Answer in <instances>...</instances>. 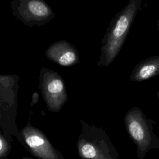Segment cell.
<instances>
[{
  "mask_svg": "<svg viewBox=\"0 0 159 159\" xmlns=\"http://www.w3.org/2000/svg\"><path fill=\"white\" fill-rule=\"evenodd\" d=\"M141 3L142 0H130L120 11L114 15L102 40L98 66H108L119 55L140 9Z\"/></svg>",
  "mask_w": 159,
  "mask_h": 159,
  "instance_id": "6da1fadb",
  "label": "cell"
},
{
  "mask_svg": "<svg viewBox=\"0 0 159 159\" xmlns=\"http://www.w3.org/2000/svg\"><path fill=\"white\" fill-rule=\"evenodd\" d=\"M6 159H9V158H6Z\"/></svg>",
  "mask_w": 159,
  "mask_h": 159,
  "instance_id": "5bb4252c",
  "label": "cell"
},
{
  "mask_svg": "<svg viewBox=\"0 0 159 159\" xmlns=\"http://www.w3.org/2000/svg\"><path fill=\"white\" fill-rule=\"evenodd\" d=\"M46 56L61 66L72 65L78 60L76 51L66 41H59L52 44L47 49Z\"/></svg>",
  "mask_w": 159,
  "mask_h": 159,
  "instance_id": "8992f818",
  "label": "cell"
},
{
  "mask_svg": "<svg viewBox=\"0 0 159 159\" xmlns=\"http://www.w3.org/2000/svg\"><path fill=\"white\" fill-rule=\"evenodd\" d=\"M39 98V94L38 93H34L32 95V102H31V105H34V104H35Z\"/></svg>",
  "mask_w": 159,
  "mask_h": 159,
  "instance_id": "30bf717a",
  "label": "cell"
},
{
  "mask_svg": "<svg viewBox=\"0 0 159 159\" xmlns=\"http://www.w3.org/2000/svg\"><path fill=\"white\" fill-rule=\"evenodd\" d=\"M21 159H35V158L29 157H21Z\"/></svg>",
  "mask_w": 159,
  "mask_h": 159,
  "instance_id": "8fae6325",
  "label": "cell"
},
{
  "mask_svg": "<svg viewBox=\"0 0 159 159\" xmlns=\"http://www.w3.org/2000/svg\"><path fill=\"white\" fill-rule=\"evenodd\" d=\"M22 141L27 149L39 159H64L60 151L54 148L46 136L38 129L27 125L21 132Z\"/></svg>",
  "mask_w": 159,
  "mask_h": 159,
  "instance_id": "277c9868",
  "label": "cell"
},
{
  "mask_svg": "<svg viewBox=\"0 0 159 159\" xmlns=\"http://www.w3.org/2000/svg\"><path fill=\"white\" fill-rule=\"evenodd\" d=\"M127 132L137 147L139 159H144L152 149H159V137L154 132L153 124L157 122L147 118L137 107L129 109L124 117Z\"/></svg>",
  "mask_w": 159,
  "mask_h": 159,
  "instance_id": "7a4b0ae2",
  "label": "cell"
},
{
  "mask_svg": "<svg viewBox=\"0 0 159 159\" xmlns=\"http://www.w3.org/2000/svg\"><path fill=\"white\" fill-rule=\"evenodd\" d=\"M77 147L81 159H119V155L106 132L84 122Z\"/></svg>",
  "mask_w": 159,
  "mask_h": 159,
  "instance_id": "3957f363",
  "label": "cell"
},
{
  "mask_svg": "<svg viewBox=\"0 0 159 159\" xmlns=\"http://www.w3.org/2000/svg\"><path fill=\"white\" fill-rule=\"evenodd\" d=\"M42 92L48 109L58 112L66 100L64 83L58 74L48 69L40 73Z\"/></svg>",
  "mask_w": 159,
  "mask_h": 159,
  "instance_id": "5b68a950",
  "label": "cell"
},
{
  "mask_svg": "<svg viewBox=\"0 0 159 159\" xmlns=\"http://www.w3.org/2000/svg\"><path fill=\"white\" fill-rule=\"evenodd\" d=\"M157 26H158V30L159 31V19L158 20V22H157Z\"/></svg>",
  "mask_w": 159,
  "mask_h": 159,
  "instance_id": "7c38bea8",
  "label": "cell"
},
{
  "mask_svg": "<svg viewBox=\"0 0 159 159\" xmlns=\"http://www.w3.org/2000/svg\"><path fill=\"white\" fill-rule=\"evenodd\" d=\"M157 98H158V100H159V91H157Z\"/></svg>",
  "mask_w": 159,
  "mask_h": 159,
  "instance_id": "4fadbf2b",
  "label": "cell"
},
{
  "mask_svg": "<svg viewBox=\"0 0 159 159\" xmlns=\"http://www.w3.org/2000/svg\"><path fill=\"white\" fill-rule=\"evenodd\" d=\"M18 14L25 20L42 21L51 15L50 7L43 1L30 0L21 2L18 7Z\"/></svg>",
  "mask_w": 159,
  "mask_h": 159,
  "instance_id": "52a82bcc",
  "label": "cell"
},
{
  "mask_svg": "<svg viewBox=\"0 0 159 159\" xmlns=\"http://www.w3.org/2000/svg\"><path fill=\"white\" fill-rule=\"evenodd\" d=\"M158 75H159V55H155L137 63L132 71L130 81L142 82Z\"/></svg>",
  "mask_w": 159,
  "mask_h": 159,
  "instance_id": "ba28073f",
  "label": "cell"
},
{
  "mask_svg": "<svg viewBox=\"0 0 159 159\" xmlns=\"http://www.w3.org/2000/svg\"><path fill=\"white\" fill-rule=\"evenodd\" d=\"M11 151V145L7 139L0 134V159H6Z\"/></svg>",
  "mask_w": 159,
  "mask_h": 159,
  "instance_id": "9c48e42d",
  "label": "cell"
}]
</instances>
